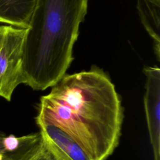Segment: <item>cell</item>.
<instances>
[{
	"mask_svg": "<svg viewBox=\"0 0 160 160\" xmlns=\"http://www.w3.org/2000/svg\"><path fill=\"white\" fill-rule=\"evenodd\" d=\"M137 9L144 28L153 40L156 59L160 57V6L146 0H137Z\"/></svg>",
	"mask_w": 160,
	"mask_h": 160,
	"instance_id": "cell-8",
	"label": "cell"
},
{
	"mask_svg": "<svg viewBox=\"0 0 160 160\" xmlns=\"http://www.w3.org/2000/svg\"><path fill=\"white\" fill-rule=\"evenodd\" d=\"M43 137V136H42ZM24 160H62L43 137L38 148Z\"/></svg>",
	"mask_w": 160,
	"mask_h": 160,
	"instance_id": "cell-9",
	"label": "cell"
},
{
	"mask_svg": "<svg viewBox=\"0 0 160 160\" xmlns=\"http://www.w3.org/2000/svg\"><path fill=\"white\" fill-rule=\"evenodd\" d=\"M37 0H0V22L28 29Z\"/></svg>",
	"mask_w": 160,
	"mask_h": 160,
	"instance_id": "cell-6",
	"label": "cell"
},
{
	"mask_svg": "<svg viewBox=\"0 0 160 160\" xmlns=\"http://www.w3.org/2000/svg\"><path fill=\"white\" fill-rule=\"evenodd\" d=\"M27 29L0 26V96L10 101L16 88L24 83L23 50Z\"/></svg>",
	"mask_w": 160,
	"mask_h": 160,
	"instance_id": "cell-3",
	"label": "cell"
},
{
	"mask_svg": "<svg viewBox=\"0 0 160 160\" xmlns=\"http://www.w3.org/2000/svg\"><path fill=\"white\" fill-rule=\"evenodd\" d=\"M146 1H150L152 3H154L157 5H159L160 6V0H146Z\"/></svg>",
	"mask_w": 160,
	"mask_h": 160,
	"instance_id": "cell-11",
	"label": "cell"
},
{
	"mask_svg": "<svg viewBox=\"0 0 160 160\" xmlns=\"http://www.w3.org/2000/svg\"><path fill=\"white\" fill-rule=\"evenodd\" d=\"M42 138L40 131L20 137H16L13 134L4 137L2 160H24L38 148Z\"/></svg>",
	"mask_w": 160,
	"mask_h": 160,
	"instance_id": "cell-7",
	"label": "cell"
},
{
	"mask_svg": "<svg viewBox=\"0 0 160 160\" xmlns=\"http://www.w3.org/2000/svg\"><path fill=\"white\" fill-rule=\"evenodd\" d=\"M146 77L144 106L154 160H160V69L145 67Z\"/></svg>",
	"mask_w": 160,
	"mask_h": 160,
	"instance_id": "cell-4",
	"label": "cell"
},
{
	"mask_svg": "<svg viewBox=\"0 0 160 160\" xmlns=\"http://www.w3.org/2000/svg\"><path fill=\"white\" fill-rule=\"evenodd\" d=\"M4 136H0V153L3 154H4V148H3V145H2V139H3Z\"/></svg>",
	"mask_w": 160,
	"mask_h": 160,
	"instance_id": "cell-10",
	"label": "cell"
},
{
	"mask_svg": "<svg viewBox=\"0 0 160 160\" xmlns=\"http://www.w3.org/2000/svg\"><path fill=\"white\" fill-rule=\"evenodd\" d=\"M124 109L109 76L97 67L65 74L40 98L38 127L54 126L75 141L90 160H107L121 136Z\"/></svg>",
	"mask_w": 160,
	"mask_h": 160,
	"instance_id": "cell-1",
	"label": "cell"
},
{
	"mask_svg": "<svg viewBox=\"0 0 160 160\" xmlns=\"http://www.w3.org/2000/svg\"><path fill=\"white\" fill-rule=\"evenodd\" d=\"M39 128L43 137L62 160H90L81 147L59 128L52 125Z\"/></svg>",
	"mask_w": 160,
	"mask_h": 160,
	"instance_id": "cell-5",
	"label": "cell"
},
{
	"mask_svg": "<svg viewBox=\"0 0 160 160\" xmlns=\"http://www.w3.org/2000/svg\"><path fill=\"white\" fill-rule=\"evenodd\" d=\"M88 0H37L25 37L24 84L43 91L66 74Z\"/></svg>",
	"mask_w": 160,
	"mask_h": 160,
	"instance_id": "cell-2",
	"label": "cell"
}]
</instances>
